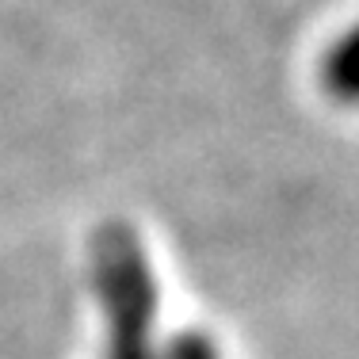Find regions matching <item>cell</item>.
Listing matches in <instances>:
<instances>
[{"mask_svg":"<svg viewBox=\"0 0 359 359\" xmlns=\"http://www.w3.org/2000/svg\"><path fill=\"white\" fill-rule=\"evenodd\" d=\"M100 290L126 337H142L153 313V279L130 237H111L100 245Z\"/></svg>","mask_w":359,"mask_h":359,"instance_id":"obj_1","label":"cell"},{"mask_svg":"<svg viewBox=\"0 0 359 359\" xmlns=\"http://www.w3.org/2000/svg\"><path fill=\"white\" fill-rule=\"evenodd\" d=\"M325 88L344 104H359V23L332 42L325 57Z\"/></svg>","mask_w":359,"mask_h":359,"instance_id":"obj_2","label":"cell"},{"mask_svg":"<svg viewBox=\"0 0 359 359\" xmlns=\"http://www.w3.org/2000/svg\"><path fill=\"white\" fill-rule=\"evenodd\" d=\"M161 359H218V352L207 337H199V332H180L172 344L161 352Z\"/></svg>","mask_w":359,"mask_h":359,"instance_id":"obj_3","label":"cell"}]
</instances>
